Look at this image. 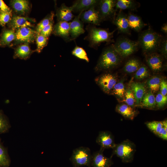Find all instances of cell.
I'll list each match as a JSON object with an SVG mask.
<instances>
[{
    "label": "cell",
    "instance_id": "obj_16",
    "mask_svg": "<svg viewBox=\"0 0 167 167\" xmlns=\"http://www.w3.org/2000/svg\"><path fill=\"white\" fill-rule=\"evenodd\" d=\"M54 34L62 38L66 42L71 41L70 37V22L59 21L54 28Z\"/></svg>",
    "mask_w": 167,
    "mask_h": 167
},
{
    "label": "cell",
    "instance_id": "obj_42",
    "mask_svg": "<svg viewBox=\"0 0 167 167\" xmlns=\"http://www.w3.org/2000/svg\"><path fill=\"white\" fill-rule=\"evenodd\" d=\"M53 20H52L48 25L41 31L39 34L45 37H48L53 30Z\"/></svg>",
    "mask_w": 167,
    "mask_h": 167
},
{
    "label": "cell",
    "instance_id": "obj_10",
    "mask_svg": "<svg viewBox=\"0 0 167 167\" xmlns=\"http://www.w3.org/2000/svg\"><path fill=\"white\" fill-rule=\"evenodd\" d=\"M104 150L100 148L92 155L91 162L92 167H110L113 162L112 157H108L103 154Z\"/></svg>",
    "mask_w": 167,
    "mask_h": 167
},
{
    "label": "cell",
    "instance_id": "obj_2",
    "mask_svg": "<svg viewBox=\"0 0 167 167\" xmlns=\"http://www.w3.org/2000/svg\"><path fill=\"white\" fill-rule=\"evenodd\" d=\"M122 58L114 49L113 44H111L102 51L95 67V70L99 72L113 69L120 64Z\"/></svg>",
    "mask_w": 167,
    "mask_h": 167
},
{
    "label": "cell",
    "instance_id": "obj_3",
    "mask_svg": "<svg viewBox=\"0 0 167 167\" xmlns=\"http://www.w3.org/2000/svg\"><path fill=\"white\" fill-rule=\"evenodd\" d=\"M163 39L161 35L148 28L141 33L137 41L146 55L156 52Z\"/></svg>",
    "mask_w": 167,
    "mask_h": 167
},
{
    "label": "cell",
    "instance_id": "obj_21",
    "mask_svg": "<svg viewBox=\"0 0 167 167\" xmlns=\"http://www.w3.org/2000/svg\"><path fill=\"white\" fill-rule=\"evenodd\" d=\"M139 7V3L133 0H116L115 10H129L135 11Z\"/></svg>",
    "mask_w": 167,
    "mask_h": 167
},
{
    "label": "cell",
    "instance_id": "obj_13",
    "mask_svg": "<svg viewBox=\"0 0 167 167\" xmlns=\"http://www.w3.org/2000/svg\"><path fill=\"white\" fill-rule=\"evenodd\" d=\"M145 55L146 61L152 71L155 72L161 71L163 67V58L162 56L156 52Z\"/></svg>",
    "mask_w": 167,
    "mask_h": 167
},
{
    "label": "cell",
    "instance_id": "obj_14",
    "mask_svg": "<svg viewBox=\"0 0 167 167\" xmlns=\"http://www.w3.org/2000/svg\"><path fill=\"white\" fill-rule=\"evenodd\" d=\"M81 12L70 22V34L71 41L75 39L80 35L84 34L85 31L84 23L80 19Z\"/></svg>",
    "mask_w": 167,
    "mask_h": 167
},
{
    "label": "cell",
    "instance_id": "obj_22",
    "mask_svg": "<svg viewBox=\"0 0 167 167\" xmlns=\"http://www.w3.org/2000/svg\"><path fill=\"white\" fill-rule=\"evenodd\" d=\"M115 110L125 118L131 120L133 119L136 114V112L133 107L125 104L118 105Z\"/></svg>",
    "mask_w": 167,
    "mask_h": 167
},
{
    "label": "cell",
    "instance_id": "obj_40",
    "mask_svg": "<svg viewBox=\"0 0 167 167\" xmlns=\"http://www.w3.org/2000/svg\"><path fill=\"white\" fill-rule=\"evenodd\" d=\"M11 11H1L0 13V24L4 25L11 19Z\"/></svg>",
    "mask_w": 167,
    "mask_h": 167
},
{
    "label": "cell",
    "instance_id": "obj_9",
    "mask_svg": "<svg viewBox=\"0 0 167 167\" xmlns=\"http://www.w3.org/2000/svg\"><path fill=\"white\" fill-rule=\"evenodd\" d=\"M96 143L104 150L107 149H113L115 146L114 137L108 131H100L96 139Z\"/></svg>",
    "mask_w": 167,
    "mask_h": 167
},
{
    "label": "cell",
    "instance_id": "obj_31",
    "mask_svg": "<svg viewBox=\"0 0 167 167\" xmlns=\"http://www.w3.org/2000/svg\"><path fill=\"white\" fill-rule=\"evenodd\" d=\"M125 88L123 81L117 83L113 87L110 94L114 95L120 99H123L125 92Z\"/></svg>",
    "mask_w": 167,
    "mask_h": 167
},
{
    "label": "cell",
    "instance_id": "obj_27",
    "mask_svg": "<svg viewBox=\"0 0 167 167\" xmlns=\"http://www.w3.org/2000/svg\"><path fill=\"white\" fill-rule=\"evenodd\" d=\"M11 5L15 11L20 13H24L29 9V3L26 0H13Z\"/></svg>",
    "mask_w": 167,
    "mask_h": 167
},
{
    "label": "cell",
    "instance_id": "obj_8",
    "mask_svg": "<svg viewBox=\"0 0 167 167\" xmlns=\"http://www.w3.org/2000/svg\"><path fill=\"white\" fill-rule=\"evenodd\" d=\"M95 80L104 92L109 94L117 83V79L114 75L106 73L97 77Z\"/></svg>",
    "mask_w": 167,
    "mask_h": 167
},
{
    "label": "cell",
    "instance_id": "obj_32",
    "mask_svg": "<svg viewBox=\"0 0 167 167\" xmlns=\"http://www.w3.org/2000/svg\"><path fill=\"white\" fill-rule=\"evenodd\" d=\"M11 127L8 118L0 110V134L8 132Z\"/></svg>",
    "mask_w": 167,
    "mask_h": 167
},
{
    "label": "cell",
    "instance_id": "obj_24",
    "mask_svg": "<svg viewBox=\"0 0 167 167\" xmlns=\"http://www.w3.org/2000/svg\"><path fill=\"white\" fill-rule=\"evenodd\" d=\"M11 26L14 29L24 27H31V24L28 18L15 16L13 17L11 21Z\"/></svg>",
    "mask_w": 167,
    "mask_h": 167
},
{
    "label": "cell",
    "instance_id": "obj_5",
    "mask_svg": "<svg viewBox=\"0 0 167 167\" xmlns=\"http://www.w3.org/2000/svg\"><path fill=\"white\" fill-rule=\"evenodd\" d=\"M92 156L89 148L80 147L73 150L70 160L73 167H91Z\"/></svg>",
    "mask_w": 167,
    "mask_h": 167
},
{
    "label": "cell",
    "instance_id": "obj_17",
    "mask_svg": "<svg viewBox=\"0 0 167 167\" xmlns=\"http://www.w3.org/2000/svg\"><path fill=\"white\" fill-rule=\"evenodd\" d=\"M36 32L29 27L21 28L15 33V39L19 41L30 42L34 39Z\"/></svg>",
    "mask_w": 167,
    "mask_h": 167
},
{
    "label": "cell",
    "instance_id": "obj_11",
    "mask_svg": "<svg viewBox=\"0 0 167 167\" xmlns=\"http://www.w3.org/2000/svg\"><path fill=\"white\" fill-rule=\"evenodd\" d=\"M113 24L117 27L119 33L130 35L131 29L129 27L127 15L121 11H119L112 20Z\"/></svg>",
    "mask_w": 167,
    "mask_h": 167
},
{
    "label": "cell",
    "instance_id": "obj_41",
    "mask_svg": "<svg viewBox=\"0 0 167 167\" xmlns=\"http://www.w3.org/2000/svg\"><path fill=\"white\" fill-rule=\"evenodd\" d=\"M160 54L165 59L167 57V40L165 38L162 40L158 50Z\"/></svg>",
    "mask_w": 167,
    "mask_h": 167
},
{
    "label": "cell",
    "instance_id": "obj_12",
    "mask_svg": "<svg viewBox=\"0 0 167 167\" xmlns=\"http://www.w3.org/2000/svg\"><path fill=\"white\" fill-rule=\"evenodd\" d=\"M80 19L83 23L99 25L102 22L99 13L96 7L81 12Z\"/></svg>",
    "mask_w": 167,
    "mask_h": 167
},
{
    "label": "cell",
    "instance_id": "obj_45",
    "mask_svg": "<svg viewBox=\"0 0 167 167\" xmlns=\"http://www.w3.org/2000/svg\"><path fill=\"white\" fill-rule=\"evenodd\" d=\"M0 9L1 11H10V9L2 0H0Z\"/></svg>",
    "mask_w": 167,
    "mask_h": 167
},
{
    "label": "cell",
    "instance_id": "obj_6",
    "mask_svg": "<svg viewBox=\"0 0 167 167\" xmlns=\"http://www.w3.org/2000/svg\"><path fill=\"white\" fill-rule=\"evenodd\" d=\"M114 49L122 58L127 57L137 50L139 45L137 41L122 37L118 38L113 44Z\"/></svg>",
    "mask_w": 167,
    "mask_h": 167
},
{
    "label": "cell",
    "instance_id": "obj_30",
    "mask_svg": "<svg viewBox=\"0 0 167 167\" xmlns=\"http://www.w3.org/2000/svg\"><path fill=\"white\" fill-rule=\"evenodd\" d=\"M15 38V33L13 30H6L3 32L0 40V46L10 44Z\"/></svg>",
    "mask_w": 167,
    "mask_h": 167
},
{
    "label": "cell",
    "instance_id": "obj_34",
    "mask_svg": "<svg viewBox=\"0 0 167 167\" xmlns=\"http://www.w3.org/2000/svg\"><path fill=\"white\" fill-rule=\"evenodd\" d=\"M145 124L151 131L156 135L162 127L161 121H152L147 122Z\"/></svg>",
    "mask_w": 167,
    "mask_h": 167
},
{
    "label": "cell",
    "instance_id": "obj_37",
    "mask_svg": "<svg viewBox=\"0 0 167 167\" xmlns=\"http://www.w3.org/2000/svg\"><path fill=\"white\" fill-rule=\"evenodd\" d=\"M54 16V13L51 12L39 23L37 25L36 29V32L38 34H39L44 28L48 25L51 21L53 20Z\"/></svg>",
    "mask_w": 167,
    "mask_h": 167
},
{
    "label": "cell",
    "instance_id": "obj_38",
    "mask_svg": "<svg viewBox=\"0 0 167 167\" xmlns=\"http://www.w3.org/2000/svg\"><path fill=\"white\" fill-rule=\"evenodd\" d=\"M48 37L38 34L37 36L36 41L37 45V51L40 52L47 43Z\"/></svg>",
    "mask_w": 167,
    "mask_h": 167
},
{
    "label": "cell",
    "instance_id": "obj_7",
    "mask_svg": "<svg viewBox=\"0 0 167 167\" xmlns=\"http://www.w3.org/2000/svg\"><path fill=\"white\" fill-rule=\"evenodd\" d=\"M116 0H99L97 9L102 21L111 19L114 18L116 11L115 6Z\"/></svg>",
    "mask_w": 167,
    "mask_h": 167
},
{
    "label": "cell",
    "instance_id": "obj_19",
    "mask_svg": "<svg viewBox=\"0 0 167 167\" xmlns=\"http://www.w3.org/2000/svg\"><path fill=\"white\" fill-rule=\"evenodd\" d=\"M130 28L137 32L140 31L146 24L139 16L130 13L127 15Z\"/></svg>",
    "mask_w": 167,
    "mask_h": 167
},
{
    "label": "cell",
    "instance_id": "obj_23",
    "mask_svg": "<svg viewBox=\"0 0 167 167\" xmlns=\"http://www.w3.org/2000/svg\"><path fill=\"white\" fill-rule=\"evenodd\" d=\"M156 106L155 97L153 93L149 91L145 94L139 106L148 109H154Z\"/></svg>",
    "mask_w": 167,
    "mask_h": 167
},
{
    "label": "cell",
    "instance_id": "obj_4",
    "mask_svg": "<svg viewBox=\"0 0 167 167\" xmlns=\"http://www.w3.org/2000/svg\"><path fill=\"white\" fill-rule=\"evenodd\" d=\"M136 151L135 144L129 139H126L118 144H116L113 149L112 157L114 155L120 158L124 163L131 162L133 160Z\"/></svg>",
    "mask_w": 167,
    "mask_h": 167
},
{
    "label": "cell",
    "instance_id": "obj_36",
    "mask_svg": "<svg viewBox=\"0 0 167 167\" xmlns=\"http://www.w3.org/2000/svg\"><path fill=\"white\" fill-rule=\"evenodd\" d=\"M124 101L127 105L133 107L135 106V99L134 94L131 89H128L125 92Z\"/></svg>",
    "mask_w": 167,
    "mask_h": 167
},
{
    "label": "cell",
    "instance_id": "obj_43",
    "mask_svg": "<svg viewBox=\"0 0 167 167\" xmlns=\"http://www.w3.org/2000/svg\"><path fill=\"white\" fill-rule=\"evenodd\" d=\"M160 93L163 96H167V83L166 80L162 79L160 84Z\"/></svg>",
    "mask_w": 167,
    "mask_h": 167
},
{
    "label": "cell",
    "instance_id": "obj_15",
    "mask_svg": "<svg viewBox=\"0 0 167 167\" xmlns=\"http://www.w3.org/2000/svg\"><path fill=\"white\" fill-rule=\"evenodd\" d=\"M99 0H77L75 1L71 7L72 12H82L93 7H97Z\"/></svg>",
    "mask_w": 167,
    "mask_h": 167
},
{
    "label": "cell",
    "instance_id": "obj_18",
    "mask_svg": "<svg viewBox=\"0 0 167 167\" xmlns=\"http://www.w3.org/2000/svg\"><path fill=\"white\" fill-rule=\"evenodd\" d=\"M135 99V106H139L142 98L146 93V89L143 84L139 82H133L131 85Z\"/></svg>",
    "mask_w": 167,
    "mask_h": 167
},
{
    "label": "cell",
    "instance_id": "obj_20",
    "mask_svg": "<svg viewBox=\"0 0 167 167\" xmlns=\"http://www.w3.org/2000/svg\"><path fill=\"white\" fill-rule=\"evenodd\" d=\"M57 16L58 22H69L74 17L71 7L68 6L64 3H63L57 10Z\"/></svg>",
    "mask_w": 167,
    "mask_h": 167
},
{
    "label": "cell",
    "instance_id": "obj_47",
    "mask_svg": "<svg viewBox=\"0 0 167 167\" xmlns=\"http://www.w3.org/2000/svg\"><path fill=\"white\" fill-rule=\"evenodd\" d=\"M162 127H163L165 130L167 131V121L166 120H164L161 121Z\"/></svg>",
    "mask_w": 167,
    "mask_h": 167
},
{
    "label": "cell",
    "instance_id": "obj_35",
    "mask_svg": "<svg viewBox=\"0 0 167 167\" xmlns=\"http://www.w3.org/2000/svg\"><path fill=\"white\" fill-rule=\"evenodd\" d=\"M150 75L149 70L144 65H141L136 71L135 77L138 79H142L148 77Z\"/></svg>",
    "mask_w": 167,
    "mask_h": 167
},
{
    "label": "cell",
    "instance_id": "obj_26",
    "mask_svg": "<svg viewBox=\"0 0 167 167\" xmlns=\"http://www.w3.org/2000/svg\"><path fill=\"white\" fill-rule=\"evenodd\" d=\"M141 65L138 59L135 58H131L126 63L123 67V70L127 73H132L136 72Z\"/></svg>",
    "mask_w": 167,
    "mask_h": 167
},
{
    "label": "cell",
    "instance_id": "obj_46",
    "mask_svg": "<svg viewBox=\"0 0 167 167\" xmlns=\"http://www.w3.org/2000/svg\"><path fill=\"white\" fill-rule=\"evenodd\" d=\"M161 31L165 34L167 33V23L164 24L161 26Z\"/></svg>",
    "mask_w": 167,
    "mask_h": 167
},
{
    "label": "cell",
    "instance_id": "obj_33",
    "mask_svg": "<svg viewBox=\"0 0 167 167\" xmlns=\"http://www.w3.org/2000/svg\"><path fill=\"white\" fill-rule=\"evenodd\" d=\"M72 54L77 58L88 62L89 60L85 50L81 47L76 46L71 52Z\"/></svg>",
    "mask_w": 167,
    "mask_h": 167
},
{
    "label": "cell",
    "instance_id": "obj_44",
    "mask_svg": "<svg viewBox=\"0 0 167 167\" xmlns=\"http://www.w3.org/2000/svg\"><path fill=\"white\" fill-rule=\"evenodd\" d=\"M156 135L163 140H167V131L163 127Z\"/></svg>",
    "mask_w": 167,
    "mask_h": 167
},
{
    "label": "cell",
    "instance_id": "obj_29",
    "mask_svg": "<svg viewBox=\"0 0 167 167\" xmlns=\"http://www.w3.org/2000/svg\"><path fill=\"white\" fill-rule=\"evenodd\" d=\"M162 80L159 77L154 76L148 80L147 82L148 86L153 93L156 92L159 90Z\"/></svg>",
    "mask_w": 167,
    "mask_h": 167
},
{
    "label": "cell",
    "instance_id": "obj_25",
    "mask_svg": "<svg viewBox=\"0 0 167 167\" xmlns=\"http://www.w3.org/2000/svg\"><path fill=\"white\" fill-rule=\"evenodd\" d=\"M11 162L7 149L3 145L0 139V167H8Z\"/></svg>",
    "mask_w": 167,
    "mask_h": 167
},
{
    "label": "cell",
    "instance_id": "obj_39",
    "mask_svg": "<svg viewBox=\"0 0 167 167\" xmlns=\"http://www.w3.org/2000/svg\"><path fill=\"white\" fill-rule=\"evenodd\" d=\"M156 105L158 108L163 107L167 102V96L163 95L160 92L155 97Z\"/></svg>",
    "mask_w": 167,
    "mask_h": 167
},
{
    "label": "cell",
    "instance_id": "obj_1",
    "mask_svg": "<svg viewBox=\"0 0 167 167\" xmlns=\"http://www.w3.org/2000/svg\"><path fill=\"white\" fill-rule=\"evenodd\" d=\"M87 35L84 40L89 42V46L96 49L102 42L110 43L113 42V38L115 31L110 32L108 29L97 28L95 25L89 24L86 28Z\"/></svg>",
    "mask_w": 167,
    "mask_h": 167
},
{
    "label": "cell",
    "instance_id": "obj_28",
    "mask_svg": "<svg viewBox=\"0 0 167 167\" xmlns=\"http://www.w3.org/2000/svg\"><path fill=\"white\" fill-rule=\"evenodd\" d=\"M31 50L27 44L20 46L16 50L14 57L26 59L29 56Z\"/></svg>",
    "mask_w": 167,
    "mask_h": 167
}]
</instances>
